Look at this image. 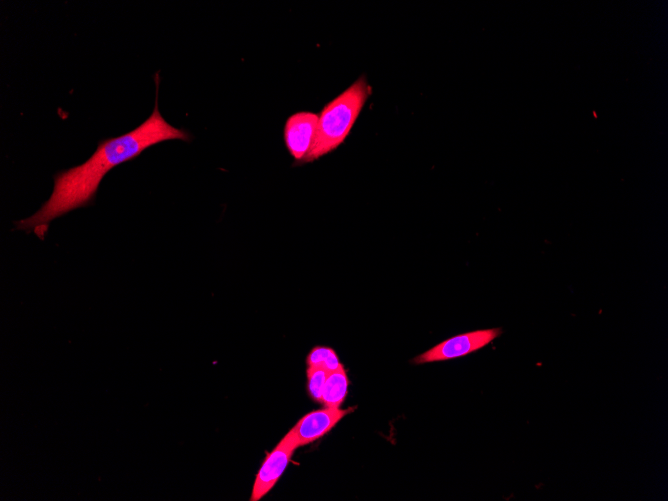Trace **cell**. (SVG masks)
<instances>
[{"mask_svg": "<svg viewBox=\"0 0 668 501\" xmlns=\"http://www.w3.org/2000/svg\"><path fill=\"white\" fill-rule=\"evenodd\" d=\"M156 97L151 115L135 129L98 142L84 163L57 172L49 198L30 217L14 222L15 229L33 232L44 240L49 224L77 208L93 203L104 176L114 167L133 160L147 148L168 140L190 141V134L170 125L158 108L159 75H155Z\"/></svg>", "mask_w": 668, "mask_h": 501, "instance_id": "6da1fadb", "label": "cell"}, {"mask_svg": "<svg viewBox=\"0 0 668 501\" xmlns=\"http://www.w3.org/2000/svg\"><path fill=\"white\" fill-rule=\"evenodd\" d=\"M370 94L371 87L361 76L324 106L318 115L312 147L302 163L317 160L344 142Z\"/></svg>", "mask_w": 668, "mask_h": 501, "instance_id": "7a4b0ae2", "label": "cell"}, {"mask_svg": "<svg viewBox=\"0 0 668 501\" xmlns=\"http://www.w3.org/2000/svg\"><path fill=\"white\" fill-rule=\"evenodd\" d=\"M502 333L501 328L480 329L450 337L418 355L416 364L446 361L482 349Z\"/></svg>", "mask_w": 668, "mask_h": 501, "instance_id": "3957f363", "label": "cell"}, {"mask_svg": "<svg viewBox=\"0 0 668 501\" xmlns=\"http://www.w3.org/2000/svg\"><path fill=\"white\" fill-rule=\"evenodd\" d=\"M299 445L289 430L263 461L253 484L250 500L258 501L277 483Z\"/></svg>", "mask_w": 668, "mask_h": 501, "instance_id": "277c9868", "label": "cell"}, {"mask_svg": "<svg viewBox=\"0 0 668 501\" xmlns=\"http://www.w3.org/2000/svg\"><path fill=\"white\" fill-rule=\"evenodd\" d=\"M318 114L297 112L285 122L284 142L296 162H303L309 153L316 134Z\"/></svg>", "mask_w": 668, "mask_h": 501, "instance_id": "5b68a950", "label": "cell"}, {"mask_svg": "<svg viewBox=\"0 0 668 501\" xmlns=\"http://www.w3.org/2000/svg\"><path fill=\"white\" fill-rule=\"evenodd\" d=\"M354 408H328L314 410L298 420L292 427L299 447L312 443L328 433L342 418L351 413Z\"/></svg>", "mask_w": 668, "mask_h": 501, "instance_id": "8992f818", "label": "cell"}, {"mask_svg": "<svg viewBox=\"0 0 668 501\" xmlns=\"http://www.w3.org/2000/svg\"><path fill=\"white\" fill-rule=\"evenodd\" d=\"M348 376L344 368L328 373L321 404L328 408H340L348 391Z\"/></svg>", "mask_w": 668, "mask_h": 501, "instance_id": "52a82bcc", "label": "cell"}, {"mask_svg": "<svg viewBox=\"0 0 668 501\" xmlns=\"http://www.w3.org/2000/svg\"><path fill=\"white\" fill-rule=\"evenodd\" d=\"M308 367H319L328 373L344 368L337 353L327 346H315L306 358Z\"/></svg>", "mask_w": 668, "mask_h": 501, "instance_id": "ba28073f", "label": "cell"}, {"mask_svg": "<svg viewBox=\"0 0 668 501\" xmlns=\"http://www.w3.org/2000/svg\"><path fill=\"white\" fill-rule=\"evenodd\" d=\"M328 372L319 367L307 368V389L309 396L316 402L321 403L324 385Z\"/></svg>", "mask_w": 668, "mask_h": 501, "instance_id": "9c48e42d", "label": "cell"}]
</instances>
